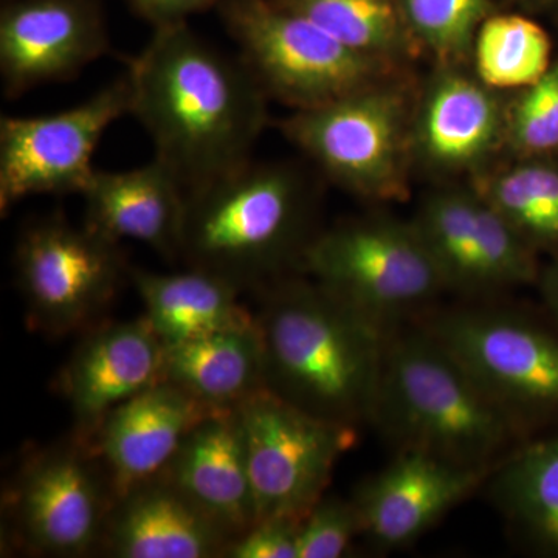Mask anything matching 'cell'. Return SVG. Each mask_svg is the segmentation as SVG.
Masks as SVG:
<instances>
[{
    "label": "cell",
    "mask_w": 558,
    "mask_h": 558,
    "mask_svg": "<svg viewBox=\"0 0 558 558\" xmlns=\"http://www.w3.org/2000/svg\"><path fill=\"white\" fill-rule=\"evenodd\" d=\"M486 483L492 501L529 548L558 558V428L520 444Z\"/></svg>",
    "instance_id": "cell-23"
},
{
    "label": "cell",
    "mask_w": 558,
    "mask_h": 558,
    "mask_svg": "<svg viewBox=\"0 0 558 558\" xmlns=\"http://www.w3.org/2000/svg\"><path fill=\"white\" fill-rule=\"evenodd\" d=\"M131 113L128 76L60 112L0 121V209L25 197L83 193L106 131Z\"/></svg>",
    "instance_id": "cell-10"
},
{
    "label": "cell",
    "mask_w": 558,
    "mask_h": 558,
    "mask_svg": "<svg viewBox=\"0 0 558 558\" xmlns=\"http://www.w3.org/2000/svg\"><path fill=\"white\" fill-rule=\"evenodd\" d=\"M543 303L558 328V260L538 277Z\"/></svg>",
    "instance_id": "cell-33"
},
{
    "label": "cell",
    "mask_w": 558,
    "mask_h": 558,
    "mask_svg": "<svg viewBox=\"0 0 558 558\" xmlns=\"http://www.w3.org/2000/svg\"><path fill=\"white\" fill-rule=\"evenodd\" d=\"M362 535L354 501L325 495L301 520L299 558H339Z\"/></svg>",
    "instance_id": "cell-30"
},
{
    "label": "cell",
    "mask_w": 558,
    "mask_h": 558,
    "mask_svg": "<svg viewBox=\"0 0 558 558\" xmlns=\"http://www.w3.org/2000/svg\"><path fill=\"white\" fill-rule=\"evenodd\" d=\"M414 226L446 290L480 295L538 279L531 245L480 193L438 191Z\"/></svg>",
    "instance_id": "cell-13"
},
{
    "label": "cell",
    "mask_w": 558,
    "mask_h": 558,
    "mask_svg": "<svg viewBox=\"0 0 558 558\" xmlns=\"http://www.w3.org/2000/svg\"><path fill=\"white\" fill-rule=\"evenodd\" d=\"M499 130L501 113L488 87L449 73L436 80L425 98L417 140L429 163L459 170L486 157Z\"/></svg>",
    "instance_id": "cell-24"
},
{
    "label": "cell",
    "mask_w": 558,
    "mask_h": 558,
    "mask_svg": "<svg viewBox=\"0 0 558 558\" xmlns=\"http://www.w3.org/2000/svg\"><path fill=\"white\" fill-rule=\"evenodd\" d=\"M255 317L264 388L326 421H371L388 330L318 282L279 286Z\"/></svg>",
    "instance_id": "cell-2"
},
{
    "label": "cell",
    "mask_w": 558,
    "mask_h": 558,
    "mask_svg": "<svg viewBox=\"0 0 558 558\" xmlns=\"http://www.w3.org/2000/svg\"><path fill=\"white\" fill-rule=\"evenodd\" d=\"M218 9L266 94L299 109L373 86L379 72V58L349 49L274 0H222Z\"/></svg>",
    "instance_id": "cell-7"
},
{
    "label": "cell",
    "mask_w": 558,
    "mask_h": 558,
    "mask_svg": "<svg viewBox=\"0 0 558 558\" xmlns=\"http://www.w3.org/2000/svg\"><path fill=\"white\" fill-rule=\"evenodd\" d=\"M161 380L209 409H236L264 388L263 343L256 317L252 325L165 348Z\"/></svg>",
    "instance_id": "cell-21"
},
{
    "label": "cell",
    "mask_w": 558,
    "mask_h": 558,
    "mask_svg": "<svg viewBox=\"0 0 558 558\" xmlns=\"http://www.w3.org/2000/svg\"><path fill=\"white\" fill-rule=\"evenodd\" d=\"M131 116L186 191L250 161L267 123L266 90L234 61L191 31L161 25L128 65Z\"/></svg>",
    "instance_id": "cell-1"
},
{
    "label": "cell",
    "mask_w": 558,
    "mask_h": 558,
    "mask_svg": "<svg viewBox=\"0 0 558 558\" xmlns=\"http://www.w3.org/2000/svg\"><path fill=\"white\" fill-rule=\"evenodd\" d=\"M349 49L379 58L403 46L402 13L391 0H274Z\"/></svg>",
    "instance_id": "cell-27"
},
{
    "label": "cell",
    "mask_w": 558,
    "mask_h": 558,
    "mask_svg": "<svg viewBox=\"0 0 558 558\" xmlns=\"http://www.w3.org/2000/svg\"><path fill=\"white\" fill-rule=\"evenodd\" d=\"M81 196L90 230L117 244L135 241L165 258H179L186 190L163 161L154 157L130 171L95 170Z\"/></svg>",
    "instance_id": "cell-19"
},
{
    "label": "cell",
    "mask_w": 558,
    "mask_h": 558,
    "mask_svg": "<svg viewBox=\"0 0 558 558\" xmlns=\"http://www.w3.org/2000/svg\"><path fill=\"white\" fill-rule=\"evenodd\" d=\"M131 277L145 304V318L165 348L255 322L242 306L241 289L208 271L134 270Z\"/></svg>",
    "instance_id": "cell-22"
},
{
    "label": "cell",
    "mask_w": 558,
    "mask_h": 558,
    "mask_svg": "<svg viewBox=\"0 0 558 558\" xmlns=\"http://www.w3.org/2000/svg\"><path fill=\"white\" fill-rule=\"evenodd\" d=\"M476 72L488 89H527L550 69V40L537 22L501 14L481 22Z\"/></svg>",
    "instance_id": "cell-25"
},
{
    "label": "cell",
    "mask_w": 558,
    "mask_h": 558,
    "mask_svg": "<svg viewBox=\"0 0 558 558\" xmlns=\"http://www.w3.org/2000/svg\"><path fill=\"white\" fill-rule=\"evenodd\" d=\"M301 520L264 519L233 539L226 557L230 558H299Z\"/></svg>",
    "instance_id": "cell-31"
},
{
    "label": "cell",
    "mask_w": 558,
    "mask_h": 558,
    "mask_svg": "<svg viewBox=\"0 0 558 558\" xmlns=\"http://www.w3.org/2000/svg\"><path fill=\"white\" fill-rule=\"evenodd\" d=\"M371 424L400 450L494 470L531 438L429 330L389 329Z\"/></svg>",
    "instance_id": "cell-3"
},
{
    "label": "cell",
    "mask_w": 558,
    "mask_h": 558,
    "mask_svg": "<svg viewBox=\"0 0 558 558\" xmlns=\"http://www.w3.org/2000/svg\"><path fill=\"white\" fill-rule=\"evenodd\" d=\"M403 21L440 58L457 57L472 43L486 0H398Z\"/></svg>",
    "instance_id": "cell-28"
},
{
    "label": "cell",
    "mask_w": 558,
    "mask_h": 558,
    "mask_svg": "<svg viewBox=\"0 0 558 558\" xmlns=\"http://www.w3.org/2000/svg\"><path fill=\"white\" fill-rule=\"evenodd\" d=\"M140 16L154 25L179 24L186 22L191 14L199 13L209 7H218L222 0H128Z\"/></svg>",
    "instance_id": "cell-32"
},
{
    "label": "cell",
    "mask_w": 558,
    "mask_h": 558,
    "mask_svg": "<svg viewBox=\"0 0 558 558\" xmlns=\"http://www.w3.org/2000/svg\"><path fill=\"white\" fill-rule=\"evenodd\" d=\"M299 175L281 165L252 160L186 191L179 258L241 290L288 264L301 263L310 204Z\"/></svg>",
    "instance_id": "cell-4"
},
{
    "label": "cell",
    "mask_w": 558,
    "mask_h": 558,
    "mask_svg": "<svg viewBox=\"0 0 558 558\" xmlns=\"http://www.w3.org/2000/svg\"><path fill=\"white\" fill-rule=\"evenodd\" d=\"M163 475L233 539L258 521L238 407L191 429Z\"/></svg>",
    "instance_id": "cell-20"
},
{
    "label": "cell",
    "mask_w": 558,
    "mask_h": 558,
    "mask_svg": "<svg viewBox=\"0 0 558 558\" xmlns=\"http://www.w3.org/2000/svg\"><path fill=\"white\" fill-rule=\"evenodd\" d=\"M116 494L87 440L39 451L9 492L13 531L40 556L81 557L101 548Z\"/></svg>",
    "instance_id": "cell-11"
},
{
    "label": "cell",
    "mask_w": 558,
    "mask_h": 558,
    "mask_svg": "<svg viewBox=\"0 0 558 558\" xmlns=\"http://www.w3.org/2000/svg\"><path fill=\"white\" fill-rule=\"evenodd\" d=\"M163 355V343L145 317L90 330L58 380L76 436L89 438L110 411L159 384Z\"/></svg>",
    "instance_id": "cell-17"
},
{
    "label": "cell",
    "mask_w": 558,
    "mask_h": 558,
    "mask_svg": "<svg viewBox=\"0 0 558 558\" xmlns=\"http://www.w3.org/2000/svg\"><path fill=\"white\" fill-rule=\"evenodd\" d=\"M16 271L32 328L60 337L90 325L106 310L124 260L117 242L53 216L22 231Z\"/></svg>",
    "instance_id": "cell-9"
},
{
    "label": "cell",
    "mask_w": 558,
    "mask_h": 558,
    "mask_svg": "<svg viewBox=\"0 0 558 558\" xmlns=\"http://www.w3.org/2000/svg\"><path fill=\"white\" fill-rule=\"evenodd\" d=\"M492 470L400 450L355 492L362 535L379 549L405 548L486 483Z\"/></svg>",
    "instance_id": "cell-15"
},
{
    "label": "cell",
    "mask_w": 558,
    "mask_h": 558,
    "mask_svg": "<svg viewBox=\"0 0 558 558\" xmlns=\"http://www.w3.org/2000/svg\"><path fill=\"white\" fill-rule=\"evenodd\" d=\"M215 411L161 380L110 411L84 440L105 469L117 499L161 475L191 429Z\"/></svg>",
    "instance_id": "cell-16"
},
{
    "label": "cell",
    "mask_w": 558,
    "mask_h": 558,
    "mask_svg": "<svg viewBox=\"0 0 558 558\" xmlns=\"http://www.w3.org/2000/svg\"><path fill=\"white\" fill-rule=\"evenodd\" d=\"M282 132L333 182L352 193L391 199L402 193V102L369 86L282 121Z\"/></svg>",
    "instance_id": "cell-12"
},
{
    "label": "cell",
    "mask_w": 558,
    "mask_h": 558,
    "mask_svg": "<svg viewBox=\"0 0 558 558\" xmlns=\"http://www.w3.org/2000/svg\"><path fill=\"white\" fill-rule=\"evenodd\" d=\"M233 538L167 475L116 499L101 548L119 558L226 557Z\"/></svg>",
    "instance_id": "cell-18"
},
{
    "label": "cell",
    "mask_w": 558,
    "mask_h": 558,
    "mask_svg": "<svg viewBox=\"0 0 558 558\" xmlns=\"http://www.w3.org/2000/svg\"><path fill=\"white\" fill-rule=\"evenodd\" d=\"M510 138L524 153L558 146V62L524 92L510 117Z\"/></svg>",
    "instance_id": "cell-29"
},
{
    "label": "cell",
    "mask_w": 558,
    "mask_h": 558,
    "mask_svg": "<svg viewBox=\"0 0 558 558\" xmlns=\"http://www.w3.org/2000/svg\"><path fill=\"white\" fill-rule=\"evenodd\" d=\"M531 245L558 253V171L521 165L488 180L478 191Z\"/></svg>",
    "instance_id": "cell-26"
},
{
    "label": "cell",
    "mask_w": 558,
    "mask_h": 558,
    "mask_svg": "<svg viewBox=\"0 0 558 558\" xmlns=\"http://www.w3.org/2000/svg\"><path fill=\"white\" fill-rule=\"evenodd\" d=\"M108 49L95 0H11L0 13V75L9 97L73 78Z\"/></svg>",
    "instance_id": "cell-14"
},
{
    "label": "cell",
    "mask_w": 558,
    "mask_h": 558,
    "mask_svg": "<svg viewBox=\"0 0 558 558\" xmlns=\"http://www.w3.org/2000/svg\"><path fill=\"white\" fill-rule=\"evenodd\" d=\"M300 266L381 329L405 325L446 290L414 222L355 220L314 236Z\"/></svg>",
    "instance_id": "cell-5"
},
{
    "label": "cell",
    "mask_w": 558,
    "mask_h": 558,
    "mask_svg": "<svg viewBox=\"0 0 558 558\" xmlns=\"http://www.w3.org/2000/svg\"><path fill=\"white\" fill-rule=\"evenodd\" d=\"M529 436L558 428V328L517 312L465 307L421 323Z\"/></svg>",
    "instance_id": "cell-6"
},
{
    "label": "cell",
    "mask_w": 558,
    "mask_h": 558,
    "mask_svg": "<svg viewBox=\"0 0 558 558\" xmlns=\"http://www.w3.org/2000/svg\"><path fill=\"white\" fill-rule=\"evenodd\" d=\"M258 521L303 520L325 497L357 428L314 416L259 389L238 407Z\"/></svg>",
    "instance_id": "cell-8"
}]
</instances>
